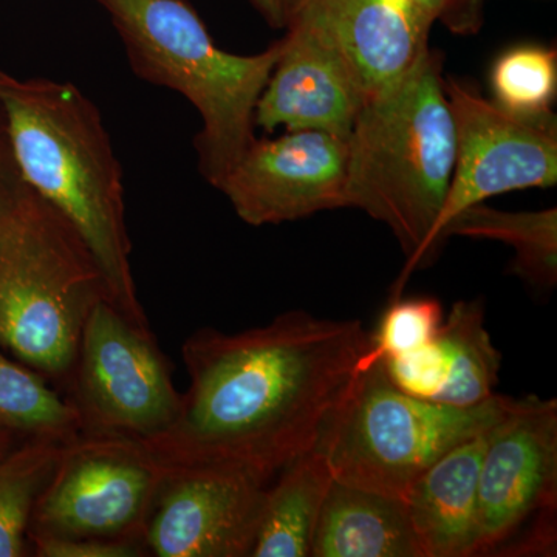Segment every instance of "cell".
I'll use <instances>...</instances> for the list:
<instances>
[{
	"label": "cell",
	"mask_w": 557,
	"mask_h": 557,
	"mask_svg": "<svg viewBox=\"0 0 557 557\" xmlns=\"http://www.w3.org/2000/svg\"><path fill=\"white\" fill-rule=\"evenodd\" d=\"M369 348L361 322L307 311L239 333L199 329L182 347L189 384L177 417L138 442L164 471L230 469L274 480L317 448Z\"/></svg>",
	"instance_id": "6da1fadb"
},
{
	"label": "cell",
	"mask_w": 557,
	"mask_h": 557,
	"mask_svg": "<svg viewBox=\"0 0 557 557\" xmlns=\"http://www.w3.org/2000/svg\"><path fill=\"white\" fill-rule=\"evenodd\" d=\"M0 112L25 185L78 230L110 302L149 327L132 273L123 168L100 109L69 81L20 78L0 69Z\"/></svg>",
	"instance_id": "7a4b0ae2"
},
{
	"label": "cell",
	"mask_w": 557,
	"mask_h": 557,
	"mask_svg": "<svg viewBox=\"0 0 557 557\" xmlns=\"http://www.w3.org/2000/svg\"><path fill=\"white\" fill-rule=\"evenodd\" d=\"M456 168V123L440 54L428 49L397 81L366 101L348 135L346 207L386 223L409 274L431 258V236Z\"/></svg>",
	"instance_id": "3957f363"
},
{
	"label": "cell",
	"mask_w": 557,
	"mask_h": 557,
	"mask_svg": "<svg viewBox=\"0 0 557 557\" xmlns=\"http://www.w3.org/2000/svg\"><path fill=\"white\" fill-rule=\"evenodd\" d=\"M139 79L182 95L200 116L194 138L201 177L219 189L255 141L256 109L281 54L220 49L186 0H95Z\"/></svg>",
	"instance_id": "277c9868"
},
{
	"label": "cell",
	"mask_w": 557,
	"mask_h": 557,
	"mask_svg": "<svg viewBox=\"0 0 557 557\" xmlns=\"http://www.w3.org/2000/svg\"><path fill=\"white\" fill-rule=\"evenodd\" d=\"M102 298L104 277L78 230L25 185L0 222V346L69 384L84 325Z\"/></svg>",
	"instance_id": "5b68a950"
},
{
	"label": "cell",
	"mask_w": 557,
	"mask_h": 557,
	"mask_svg": "<svg viewBox=\"0 0 557 557\" xmlns=\"http://www.w3.org/2000/svg\"><path fill=\"white\" fill-rule=\"evenodd\" d=\"M512 403L494 394L465 408L412 397L376 361L359 370L317 448L336 482L405 498L443 454L485 434Z\"/></svg>",
	"instance_id": "8992f818"
},
{
	"label": "cell",
	"mask_w": 557,
	"mask_h": 557,
	"mask_svg": "<svg viewBox=\"0 0 557 557\" xmlns=\"http://www.w3.org/2000/svg\"><path fill=\"white\" fill-rule=\"evenodd\" d=\"M67 386L87 435L149 440L177 417L180 392L150 327L135 324L108 298L95 304Z\"/></svg>",
	"instance_id": "52a82bcc"
},
{
	"label": "cell",
	"mask_w": 557,
	"mask_h": 557,
	"mask_svg": "<svg viewBox=\"0 0 557 557\" xmlns=\"http://www.w3.org/2000/svg\"><path fill=\"white\" fill-rule=\"evenodd\" d=\"M166 471L138 440H72L33 509V536L143 539Z\"/></svg>",
	"instance_id": "ba28073f"
},
{
	"label": "cell",
	"mask_w": 557,
	"mask_h": 557,
	"mask_svg": "<svg viewBox=\"0 0 557 557\" xmlns=\"http://www.w3.org/2000/svg\"><path fill=\"white\" fill-rule=\"evenodd\" d=\"M456 123V168L432 230L431 256L458 212L490 197L557 182L556 115L528 119L490 102L457 81H446Z\"/></svg>",
	"instance_id": "9c48e42d"
},
{
	"label": "cell",
	"mask_w": 557,
	"mask_h": 557,
	"mask_svg": "<svg viewBox=\"0 0 557 557\" xmlns=\"http://www.w3.org/2000/svg\"><path fill=\"white\" fill-rule=\"evenodd\" d=\"M556 399H515L487 432L479 474L478 549L490 555L533 518H555Z\"/></svg>",
	"instance_id": "30bf717a"
},
{
	"label": "cell",
	"mask_w": 557,
	"mask_h": 557,
	"mask_svg": "<svg viewBox=\"0 0 557 557\" xmlns=\"http://www.w3.org/2000/svg\"><path fill=\"white\" fill-rule=\"evenodd\" d=\"M348 138L288 131L255 138L219 186L240 220L281 225L346 208Z\"/></svg>",
	"instance_id": "8fae6325"
},
{
	"label": "cell",
	"mask_w": 557,
	"mask_h": 557,
	"mask_svg": "<svg viewBox=\"0 0 557 557\" xmlns=\"http://www.w3.org/2000/svg\"><path fill=\"white\" fill-rule=\"evenodd\" d=\"M273 480L230 469L166 471L145 539L157 557H251Z\"/></svg>",
	"instance_id": "7c38bea8"
},
{
	"label": "cell",
	"mask_w": 557,
	"mask_h": 557,
	"mask_svg": "<svg viewBox=\"0 0 557 557\" xmlns=\"http://www.w3.org/2000/svg\"><path fill=\"white\" fill-rule=\"evenodd\" d=\"M276 65L256 109V127L321 131L348 138L368 101L341 50L307 22L293 17Z\"/></svg>",
	"instance_id": "4fadbf2b"
},
{
	"label": "cell",
	"mask_w": 557,
	"mask_h": 557,
	"mask_svg": "<svg viewBox=\"0 0 557 557\" xmlns=\"http://www.w3.org/2000/svg\"><path fill=\"white\" fill-rule=\"evenodd\" d=\"M293 17L341 50L368 100L420 60L434 25L412 0H300Z\"/></svg>",
	"instance_id": "5bb4252c"
},
{
	"label": "cell",
	"mask_w": 557,
	"mask_h": 557,
	"mask_svg": "<svg viewBox=\"0 0 557 557\" xmlns=\"http://www.w3.org/2000/svg\"><path fill=\"white\" fill-rule=\"evenodd\" d=\"M487 432L443 454L406 493L410 525L423 557L475 556L479 474Z\"/></svg>",
	"instance_id": "9a60e30c"
},
{
	"label": "cell",
	"mask_w": 557,
	"mask_h": 557,
	"mask_svg": "<svg viewBox=\"0 0 557 557\" xmlns=\"http://www.w3.org/2000/svg\"><path fill=\"white\" fill-rule=\"evenodd\" d=\"M310 557H423L405 498L333 480Z\"/></svg>",
	"instance_id": "2e32d148"
},
{
	"label": "cell",
	"mask_w": 557,
	"mask_h": 557,
	"mask_svg": "<svg viewBox=\"0 0 557 557\" xmlns=\"http://www.w3.org/2000/svg\"><path fill=\"white\" fill-rule=\"evenodd\" d=\"M332 483L327 460L318 448L282 469L267 491L251 557H310Z\"/></svg>",
	"instance_id": "e0dca14e"
},
{
	"label": "cell",
	"mask_w": 557,
	"mask_h": 557,
	"mask_svg": "<svg viewBox=\"0 0 557 557\" xmlns=\"http://www.w3.org/2000/svg\"><path fill=\"white\" fill-rule=\"evenodd\" d=\"M450 236L504 242L516 251L512 273L537 289H549L557 282L556 208L533 212H507L472 205L458 212L443 231Z\"/></svg>",
	"instance_id": "ac0fdd59"
},
{
	"label": "cell",
	"mask_w": 557,
	"mask_h": 557,
	"mask_svg": "<svg viewBox=\"0 0 557 557\" xmlns=\"http://www.w3.org/2000/svg\"><path fill=\"white\" fill-rule=\"evenodd\" d=\"M437 343L448 361V379L435 401L475 406L494 395L502 355L485 327L480 300H460L443 321Z\"/></svg>",
	"instance_id": "d6986e66"
},
{
	"label": "cell",
	"mask_w": 557,
	"mask_h": 557,
	"mask_svg": "<svg viewBox=\"0 0 557 557\" xmlns=\"http://www.w3.org/2000/svg\"><path fill=\"white\" fill-rule=\"evenodd\" d=\"M65 442L27 438L0 457V557L32 555L33 509L54 474Z\"/></svg>",
	"instance_id": "ffe728a7"
},
{
	"label": "cell",
	"mask_w": 557,
	"mask_h": 557,
	"mask_svg": "<svg viewBox=\"0 0 557 557\" xmlns=\"http://www.w3.org/2000/svg\"><path fill=\"white\" fill-rule=\"evenodd\" d=\"M0 426L27 438L72 442L83 432L78 409L46 380L0 354Z\"/></svg>",
	"instance_id": "44dd1931"
},
{
	"label": "cell",
	"mask_w": 557,
	"mask_h": 557,
	"mask_svg": "<svg viewBox=\"0 0 557 557\" xmlns=\"http://www.w3.org/2000/svg\"><path fill=\"white\" fill-rule=\"evenodd\" d=\"M496 104L516 115L545 119L557 91V54L542 46H519L505 51L491 72Z\"/></svg>",
	"instance_id": "7402d4cb"
},
{
	"label": "cell",
	"mask_w": 557,
	"mask_h": 557,
	"mask_svg": "<svg viewBox=\"0 0 557 557\" xmlns=\"http://www.w3.org/2000/svg\"><path fill=\"white\" fill-rule=\"evenodd\" d=\"M443 321L445 317L437 299H392L379 330L370 333V348L362 359V369L426 346L437 339Z\"/></svg>",
	"instance_id": "603a6c76"
},
{
	"label": "cell",
	"mask_w": 557,
	"mask_h": 557,
	"mask_svg": "<svg viewBox=\"0 0 557 557\" xmlns=\"http://www.w3.org/2000/svg\"><path fill=\"white\" fill-rule=\"evenodd\" d=\"M392 383L412 397L435 399L448 379V361L437 339L399 355L383 359Z\"/></svg>",
	"instance_id": "cb8c5ba5"
},
{
	"label": "cell",
	"mask_w": 557,
	"mask_h": 557,
	"mask_svg": "<svg viewBox=\"0 0 557 557\" xmlns=\"http://www.w3.org/2000/svg\"><path fill=\"white\" fill-rule=\"evenodd\" d=\"M33 555L39 557H143L149 556L141 539L30 537Z\"/></svg>",
	"instance_id": "d4e9b609"
},
{
	"label": "cell",
	"mask_w": 557,
	"mask_h": 557,
	"mask_svg": "<svg viewBox=\"0 0 557 557\" xmlns=\"http://www.w3.org/2000/svg\"><path fill=\"white\" fill-rule=\"evenodd\" d=\"M432 24L443 22L450 32L469 35L482 25L486 0H412Z\"/></svg>",
	"instance_id": "484cf974"
},
{
	"label": "cell",
	"mask_w": 557,
	"mask_h": 557,
	"mask_svg": "<svg viewBox=\"0 0 557 557\" xmlns=\"http://www.w3.org/2000/svg\"><path fill=\"white\" fill-rule=\"evenodd\" d=\"M24 188L25 183L14 160L9 137L3 124H0V222L20 200Z\"/></svg>",
	"instance_id": "4316f807"
},
{
	"label": "cell",
	"mask_w": 557,
	"mask_h": 557,
	"mask_svg": "<svg viewBox=\"0 0 557 557\" xmlns=\"http://www.w3.org/2000/svg\"><path fill=\"white\" fill-rule=\"evenodd\" d=\"M271 28H285L300 0H249Z\"/></svg>",
	"instance_id": "83f0119b"
},
{
	"label": "cell",
	"mask_w": 557,
	"mask_h": 557,
	"mask_svg": "<svg viewBox=\"0 0 557 557\" xmlns=\"http://www.w3.org/2000/svg\"><path fill=\"white\" fill-rule=\"evenodd\" d=\"M16 435L10 429H5L0 426V457L5 456L7 453L11 448H14V440H16Z\"/></svg>",
	"instance_id": "f1b7e54d"
},
{
	"label": "cell",
	"mask_w": 557,
	"mask_h": 557,
	"mask_svg": "<svg viewBox=\"0 0 557 557\" xmlns=\"http://www.w3.org/2000/svg\"><path fill=\"white\" fill-rule=\"evenodd\" d=\"M0 124H3L2 112H0Z\"/></svg>",
	"instance_id": "f546056e"
}]
</instances>
